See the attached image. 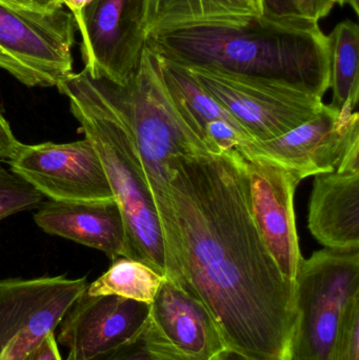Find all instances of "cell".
<instances>
[{"mask_svg":"<svg viewBox=\"0 0 359 360\" xmlns=\"http://www.w3.org/2000/svg\"><path fill=\"white\" fill-rule=\"evenodd\" d=\"M169 171L178 253L167 279L206 308L226 348L253 360H288L294 283L255 224L244 156H178Z\"/></svg>","mask_w":359,"mask_h":360,"instance_id":"obj_1","label":"cell"},{"mask_svg":"<svg viewBox=\"0 0 359 360\" xmlns=\"http://www.w3.org/2000/svg\"><path fill=\"white\" fill-rule=\"evenodd\" d=\"M147 44L162 58L185 68L288 84L320 97L330 89L328 35L318 21L256 15L158 32Z\"/></svg>","mask_w":359,"mask_h":360,"instance_id":"obj_2","label":"cell"},{"mask_svg":"<svg viewBox=\"0 0 359 360\" xmlns=\"http://www.w3.org/2000/svg\"><path fill=\"white\" fill-rule=\"evenodd\" d=\"M56 88L69 99L72 114L96 149L114 198L119 203L126 222V258L143 262L166 277L159 217L126 120L84 70L70 74Z\"/></svg>","mask_w":359,"mask_h":360,"instance_id":"obj_3","label":"cell"},{"mask_svg":"<svg viewBox=\"0 0 359 360\" xmlns=\"http://www.w3.org/2000/svg\"><path fill=\"white\" fill-rule=\"evenodd\" d=\"M91 79L130 129L159 217L169 270L178 253L169 165L178 156L211 153L210 149L173 103L160 76L155 53L148 44L128 84L120 86L103 78Z\"/></svg>","mask_w":359,"mask_h":360,"instance_id":"obj_4","label":"cell"},{"mask_svg":"<svg viewBox=\"0 0 359 360\" xmlns=\"http://www.w3.org/2000/svg\"><path fill=\"white\" fill-rule=\"evenodd\" d=\"M359 298V249H324L303 258L294 283L288 360H331L347 307Z\"/></svg>","mask_w":359,"mask_h":360,"instance_id":"obj_5","label":"cell"},{"mask_svg":"<svg viewBox=\"0 0 359 360\" xmlns=\"http://www.w3.org/2000/svg\"><path fill=\"white\" fill-rule=\"evenodd\" d=\"M76 30L67 8L38 12L0 1V69L31 88L57 86L73 73Z\"/></svg>","mask_w":359,"mask_h":360,"instance_id":"obj_6","label":"cell"},{"mask_svg":"<svg viewBox=\"0 0 359 360\" xmlns=\"http://www.w3.org/2000/svg\"><path fill=\"white\" fill-rule=\"evenodd\" d=\"M187 69L254 141L278 139L315 117L325 107L322 97L288 84L200 68Z\"/></svg>","mask_w":359,"mask_h":360,"instance_id":"obj_7","label":"cell"},{"mask_svg":"<svg viewBox=\"0 0 359 360\" xmlns=\"http://www.w3.org/2000/svg\"><path fill=\"white\" fill-rule=\"evenodd\" d=\"M88 287L86 277L0 281V360H25Z\"/></svg>","mask_w":359,"mask_h":360,"instance_id":"obj_8","label":"cell"},{"mask_svg":"<svg viewBox=\"0 0 359 360\" xmlns=\"http://www.w3.org/2000/svg\"><path fill=\"white\" fill-rule=\"evenodd\" d=\"M145 0H93L77 25L84 71L95 79L128 84L148 42Z\"/></svg>","mask_w":359,"mask_h":360,"instance_id":"obj_9","label":"cell"},{"mask_svg":"<svg viewBox=\"0 0 359 360\" xmlns=\"http://www.w3.org/2000/svg\"><path fill=\"white\" fill-rule=\"evenodd\" d=\"M11 170L54 201L113 199L100 158L88 139L70 143L21 145Z\"/></svg>","mask_w":359,"mask_h":360,"instance_id":"obj_10","label":"cell"},{"mask_svg":"<svg viewBox=\"0 0 359 360\" xmlns=\"http://www.w3.org/2000/svg\"><path fill=\"white\" fill-rule=\"evenodd\" d=\"M359 115L339 122L331 105L309 122L272 141H253L237 149L244 158L265 160L292 173L299 180L334 172L346 152L359 141Z\"/></svg>","mask_w":359,"mask_h":360,"instance_id":"obj_11","label":"cell"},{"mask_svg":"<svg viewBox=\"0 0 359 360\" xmlns=\"http://www.w3.org/2000/svg\"><path fill=\"white\" fill-rule=\"evenodd\" d=\"M244 158L255 224L280 272L294 283L303 258L294 212V194L301 180L278 165Z\"/></svg>","mask_w":359,"mask_h":360,"instance_id":"obj_12","label":"cell"},{"mask_svg":"<svg viewBox=\"0 0 359 360\" xmlns=\"http://www.w3.org/2000/svg\"><path fill=\"white\" fill-rule=\"evenodd\" d=\"M151 304L115 295L82 294L63 317L57 342L65 360H88L122 346L143 330Z\"/></svg>","mask_w":359,"mask_h":360,"instance_id":"obj_13","label":"cell"},{"mask_svg":"<svg viewBox=\"0 0 359 360\" xmlns=\"http://www.w3.org/2000/svg\"><path fill=\"white\" fill-rule=\"evenodd\" d=\"M34 220L44 232L103 252L111 262L126 257V222L115 198L51 200L38 210Z\"/></svg>","mask_w":359,"mask_h":360,"instance_id":"obj_14","label":"cell"},{"mask_svg":"<svg viewBox=\"0 0 359 360\" xmlns=\"http://www.w3.org/2000/svg\"><path fill=\"white\" fill-rule=\"evenodd\" d=\"M154 53L173 103L181 117L206 143L211 153L237 150L254 141L246 129L198 84L187 68Z\"/></svg>","mask_w":359,"mask_h":360,"instance_id":"obj_15","label":"cell"},{"mask_svg":"<svg viewBox=\"0 0 359 360\" xmlns=\"http://www.w3.org/2000/svg\"><path fill=\"white\" fill-rule=\"evenodd\" d=\"M150 321L185 360H214L227 349L206 308L167 278L151 302Z\"/></svg>","mask_w":359,"mask_h":360,"instance_id":"obj_16","label":"cell"},{"mask_svg":"<svg viewBox=\"0 0 359 360\" xmlns=\"http://www.w3.org/2000/svg\"><path fill=\"white\" fill-rule=\"evenodd\" d=\"M309 229L327 249H359V171L315 176L309 205Z\"/></svg>","mask_w":359,"mask_h":360,"instance_id":"obj_17","label":"cell"},{"mask_svg":"<svg viewBox=\"0 0 359 360\" xmlns=\"http://www.w3.org/2000/svg\"><path fill=\"white\" fill-rule=\"evenodd\" d=\"M256 15V0H145L143 27L149 37L167 30L236 22Z\"/></svg>","mask_w":359,"mask_h":360,"instance_id":"obj_18","label":"cell"},{"mask_svg":"<svg viewBox=\"0 0 359 360\" xmlns=\"http://www.w3.org/2000/svg\"><path fill=\"white\" fill-rule=\"evenodd\" d=\"M330 51V88L332 103L339 112V122L349 124L358 111L359 97V27L344 20L328 35Z\"/></svg>","mask_w":359,"mask_h":360,"instance_id":"obj_19","label":"cell"},{"mask_svg":"<svg viewBox=\"0 0 359 360\" xmlns=\"http://www.w3.org/2000/svg\"><path fill=\"white\" fill-rule=\"evenodd\" d=\"M164 279L166 277L143 262L119 257L112 262L107 272L88 285L86 293L90 296L115 295L151 304Z\"/></svg>","mask_w":359,"mask_h":360,"instance_id":"obj_20","label":"cell"},{"mask_svg":"<svg viewBox=\"0 0 359 360\" xmlns=\"http://www.w3.org/2000/svg\"><path fill=\"white\" fill-rule=\"evenodd\" d=\"M88 360H185L160 335L152 321L135 338L117 348Z\"/></svg>","mask_w":359,"mask_h":360,"instance_id":"obj_21","label":"cell"},{"mask_svg":"<svg viewBox=\"0 0 359 360\" xmlns=\"http://www.w3.org/2000/svg\"><path fill=\"white\" fill-rule=\"evenodd\" d=\"M44 195L31 184L0 162V220L18 212L33 209L44 200Z\"/></svg>","mask_w":359,"mask_h":360,"instance_id":"obj_22","label":"cell"},{"mask_svg":"<svg viewBox=\"0 0 359 360\" xmlns=\"http://www.w3.org/2000/svg\"><path fill=\"white\" fill-rule=\"evenodd\" d=\"M331 360H359V298L347 307L341 317Z\"/></svg>","mask_w":359,"mask_h":360,"instance_id":"obj_23","label":"cell"},{"mask_svg":"<svg viewBox=\"0 0 359 360\" xmlns=\"http://www.w3.org/2000/svg\"><path fill=\"white\" fill-rule=\"evenodd\" d=\"M256 4L259 14L266 18L285 21H318L314 17L311 0H256Z\"/></svg>","mask_w":359,"mask_h":360,"instance_id":"obj_24","label":"cell"},{"mask_svg":"<svg viewBox=\"0 0 359 360\" xmlns=\"http://www.w3.org/2000/svg\"><path fill=\"white\" fill-rule=\"evenodd\" d=\"M25 360H63L55 333H50Z\"/></svg>","mask_w":359,"mask_h":360,"instance_id":"obj_25","label":"cell"},{"mask_svg":"<svg viewBox=\"0 0 359 360\" xmlns=\"http://www.w3.org/2000/svg\"><path fill=\"white\" fill-rule=\"evenodd\" d=\"M22 143H19L18 139L13 134L10 124L0 113V156L1 158L11 160L18 151Z\"/></svg>","mask_w":359,"mask_h":360,"instance_id":"obj_26","label":"cell"},{"mask_svg":"<svg viewBox=\"0 0 359 360\" xmlns=\"http://www.w3.org/2000/svg\"><path fill=\"white\" fill-rule=\"evenodd\" d=\"M0 1L15 8L38 11V12H48V11L63 8L59 4V0H0Z\"/></svg>","mask_w":359,"mask_h":360,"instance_id":"obj_27","label":"cell"},{"mask_svg":"<svg viewBox=\"0 0 359 360\" xmlns=\"http://www.w3.org/2000/svg\"><path fill=\"white\" fill-rule=\"evenodd\" d=\"M93 0H59L61 8H67L75 20L76 27L81 21L82 13Z\"/></svg>","mask_w":359,"mask_h":360,"instance_id":"obj_28","label":"cell"},{"mask_svg":"<svg viewBox=\"0 0 359 360\" xmlns=\"http://www.w3.org/2000/svg\"><path fill=\"white\" fill-rule=\"evenodd\" d=\"M314 17L320 22V19L326 18L334 8V0H311Z\"/></svg>","mask_w":359,"mask_h":360,"instance_id":"obj_29","label":"cell"},{"mask_svg":"<svg viewBox=\"0 0 359 360\" xmlns=\"http://www.w3.org/2000/svg\"><path fill=\"white\" fill-rule=\"evenodd\" d=\"M214 360H253L249 359V357L244 356V355L240 354V353L235 352V351L230 350V349H225L221 351L216 359Z\"/></svg>","mask_w":359,"mask_h":360,"instance_id":"obj_30","label":"cell"},{"mask_svg":"<svg viewBox=\"0 0 359 360\" xmlns=\"http://www.w3.org/2000/svg\"><path fill=\"white\" fill-rule=\"evenodd\" d=\"M335 4H339L341 6H351V8L355 11L356 14L359 13L358 0H334Z\"/></svg>","mask_w":359,"mask_h":360,"instance_id":"obj_31","label":"cell"},{"mask_svg":"<svg viewBox=\"0 0 359 360\" xmlns=\"http://www.w3.org/2000/svg\"><path fill=\"white\" fill-rule=\"evenodd\" d=\"M0 158H1V156H0Z\"/></svg>","mask_w":359,"mask_h":360,"instance_id":"obj_32","label":"cell"}]
</instances>
